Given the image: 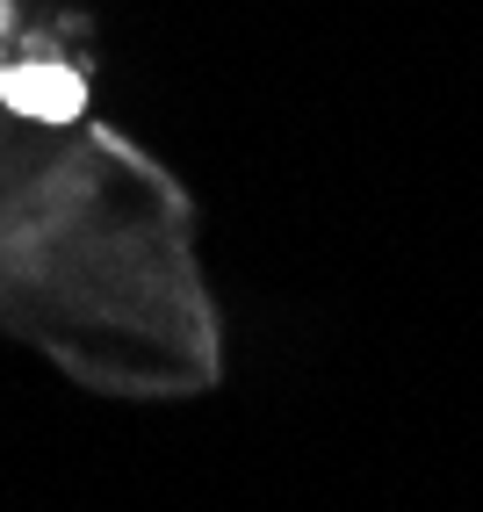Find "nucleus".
I'll return each mask as SVG.
<instances>
[{
	"instance_id": "f257e3e1",
	"label": "nucleus",
	"mask_w": 483,
	"mask_h": 512,
	"mask_svg": "<svg viewBox=\"0 0 483 512\" xmlns=\"http://www.w3.org/2000/svg\"><path fill=\"white\" fill-rule=\"evenodd\" d=\"M0 94L15 101L22 116H80V80L73 73H37V65H15Z\"/></svg>"
}]
</instances>
